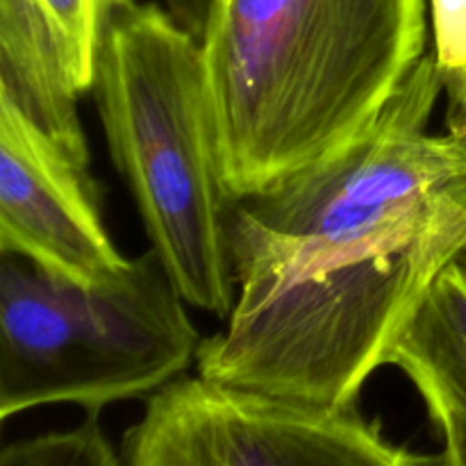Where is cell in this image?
I'll list each match as a JSON object with an SVG mask.
<instances>
[{
  "mask_svg": "<svg viewBox=\"0 0 466 466\" xmlns=\"http://www.w3.org/2000/svg\"><path fill=\"white\" fill-rule=\"evenodd\" d=\"M80 96L62 44L39 9L30 0H0V103L89 162Z\"/></svg>",
  "mask_w": 466,
  "mask_h": 466,
  "instance_id": "obj_7",
  "label": "cell"
},
{
  "mask_svg": "<svg viewBox=\"0 0 466 466\" xmlns=\"http://www.w3.org/2000/svg\"><path fill=\"white\" fill-rule=\"evenodd\" d=\"M62 44L82 94L91 91L105 32L118 9L139 0H30Z\"/></svg>",
  "mask_w": 466,
  "mask_h": 466,
  "instance_id": "obj_9",
  "label": "cell"
},
{
  "mask_svg": "<svg viewBox=\"0 0 466 466\" xmlns=\"http://www.w3.org/2000/svg\"><path fill=\"white\" fill-rule=\"evenodd\" d=\"M89 162L0 103V253L76 282L114 278L130 259L103 218Z\"/></svg>",
  "mask_w": 466,
  "mask_h": 466,
  "instance_id": "obj_6",
  "label": "cell"
},
{
  "mask_svg": "<svg viewBox=\"0 0 466 466\" xmlns=\"http://www.w3.org/2000/svg\"><path fill=\"white\" fill-rule=\"evenodd\" d=\"M123 466H441L360 405L317 408L182 376L123 437Z\"/></svg>",
  "mask_w": 466,
  "mask_h": 466,
  "instance_id": "obj_5",
  "label": "cell"
},
{
  "mask_svg": "<svg viewBox=\"0 0 466 466\" xmlns=\"http://www.w3.org/2000/svg\"><path fill=\"white\" fill-rule=\"evenodd\" d=\"M423 55L376 121L237 198V300L198 376L317 408L355 405L437 278L466 255V132H432Z\"/></svg>",
  "mask_w": 466,
  "mask_h": 466,
  "instance_id": "obj_1",
  "label": "cell"
},
{
  "mask_svg": "<svg viewBox=\"0 0 466 466\" xmlns=\"http://www.w3.org/2000/svg\"><path fill=\"white\" fill-rule=\"evenodd\" d=\"M91 94L150 248L189 308L228 319L237 198L223 177L200 39L157 3L127 5L105 32Z\"/></svg>",
  "mask_w": 466,
  "mask_h": 466,
  "instance_id": "obj_3",
  "label": "cell"
},
{
  "mask_svg": "<svg viewBox=\"0 0 466 466\" xmlns=\"http://www.w3.org/2000/svg\"><path fill=\"white\" fill-rule=\"evenodd\" d=\"M441 437V466H466V387L435 380L412 382Z\"/></svg>",
  "mask_w": 466,
  "mask_h": 466,
  "instance_id": "obj_12",
  "label": "cell"
},
{
  "mask_svg": "<svg viewBox=\"0 0 466 466\" xmlns=\"http://www.w3.org/2000/svg\"><path fill=\"white\" fill-rule=\"evenodd\" d=\"M412 382L466 387V278L453 264L423 296L390 353Z\"/></svg>",
  "mask_w": 466,
  "mask_h": 466,
  "instance_id": "obj_8",
  "label": "cell"
},
{
  "mask_svg": "<svg viewBox=\"0 0 466 466\" xmlns=\"http://www.w3.org/2000/svg\"><path fill=\"white\" fill-rule=\"evenodd\" d=\"M458 268H460V271H462V276L466 278V255L458 262Z\"/></svg>",
  "mask_w": 466,
  "mask_h": 466,
  "instance_id": "obj_14",
  "label": "cell"
},
{
  "mask_svg": "<svg viewBox=\"0 0 466 466\" xmlns=\"http://www.w3.org/2000/svg\"><path fill=\"white\" fill-rule=\"evenodd\" d=\"M0 419L44 405L150 399L198 362L203 337L153 248L76 282L0 253Z\"/></svg>",
  "mask_w": 466,
  "mask_h": 466,
  "instance_id": "obj_4",
  "label": "cell"
},
{
  "mask_svg": "<svg viewBox=\"0 0 466 466\" xmlns=\"http://www.w3.org/2000/svg\"><path fill=\"white\" fill-rule=\"evenodd\" d=\"M214 0H164V9L194 36L203 39Z\"/></svg>",
  "mask_w": 466,
  "mask_h": 466,
  "instance_id": "obj_13",
  "label": "cell"
},
{
  "mask_svg": "<svg viewBox=\"0 0 466 466\" xmlns=\"http://www.w3.org/2000/svg\"><path fill=\"white\" fill-rule=\"evenodd\" d=\"M432 59L446 96V127L466 132V0H428Z\"/></svg>",
  "mask_w": 466,
  "mask_h": 466,
  "instance_id": "obj_11",
  "label": "cell"
},
{
  "mask_svg": "<svg viewBox=\"0 0 466 466\" xmlns=\"http://www.w3.org/2000/svg\"><path fill=\"white\" fill-rule=\"evenodd\" d=\"M0 466H123L96 414L68 431L12 441L0 453Z\"/></svg>",
  "mask_w": 466,
  "mask_h": 466,
  "instance_id": "obj_10",
  "label": "cell"
},
{
  "mask_svg": "<svg viewBox=\"0 0 466 466\" xmlns=\"http://www.w3.org/2000/svg\"><path fill=\"white\" fill-rule=\"evenodd\" d=\"M200 44L223 177L241 198L376 121L428 53V0H214Z\"/></svg>",
  "mask_w": 466,
  "mask_h": 466,
  "instance_id": "obj_2",
  "label": "cell"
}]
</instances>
